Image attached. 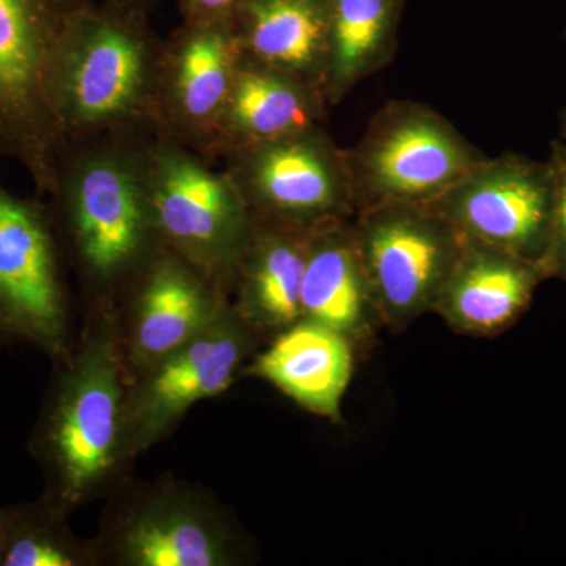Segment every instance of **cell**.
<instances>
[{"label": "cell", "mask_w": 566, "mask_h": 566, "mask_svg": "<svg viewBox=\"0 0 566 566\" xmlns=\"http://www.w3.org/2000/svg\"><path fill=\"white\" fill-rule=\"evenodd\" d=\"M153 134L66 140L50 210L84 311L115 308L164 244L147 185Z\"/></svg>", "instance_id": "6da1fadb"}, {"label": "cell", "mask_w": 566, "mask_h": 566, "mask_svg": "<svg viewBox=\"0 0 566 566\" xmlns=\"http://www.w3.org/2000/svg\"><path fill=\"white\" fill-rule=\"evenodd\" d=\"M52 365L29 450L43 472L41 495L71 515L107 497L136 463L126 442L128 385L115 308L84 311L70 352Z\"/></svg>", "instance_id": "7a4b0ae2"}, {"label": "cell", "mask_w": 566, "mask_h": 566, "mask_svg": "<svg viewBox=\"0 0 566 566\" xmlns=\"http://www.w3.org/2000/svg\"><path fill=\"white\" fill-rule=\"evenodd\" d=\"M163 43L150 18L82 0L50 73V103L65 140L156 134Z\"/></svg>", "instance_id": "3957f363"}, {"label": "cell", "mask_w": 566, "mask_h": 566, "mask_svg": "<svg viewBox=\"0 0 566 566\" xmlns=\"http://www.w3.org/2000/svg\"><path fill=\"white\" fill-rule=\"evenodd\" d=\"M99 566H241L252 547L203 486L172 475H129L106 497L92 536Z\"/></svg>", "instance_id": "277c9868"}, {"label": "cell", "mask_w": 566, "mask_h": 566, "mask_svg": "<svg viewBox=\"0 0 566 566\" xmlns=\"http://www.w3.org/2000/svg\"><path fill=\"white\" fill-rule=\"evenodd\" d=\"M81 2L0 0V161L20 164L46 196L66 145L50 103L52 59Z\"/></svg>", "instance_id": "5b68a950"}, {"label": "cell", "mask_w": 566, "mask_h": 566, "mask_svg": "<svg viewBox=\"0 0 566 566\" xmlns=\"http://www.w3.org/2000/svg\"><path fill=\"white\" fill-rule=\"evenodd\" d=\"M153 211L167 249L216 285L230 286L253 232L252 211L226 170L169 137L153 134L145 148Z\"/></svg>", "instance_id": "8992f818"}, {"label": "cell", "mask_w": 566, "mask_h": 566, "mask_svg": "<svg viewBox=\"0 0 566 566\" xmlns=\"http://www.w3.org/2000/svg\"><path fill=\"white\" fill-rule=\"evenodd\" d=\"M485 158L444 115L409 99L382 106L345 150L357 212L379 203L431 205Z\"/></svg>", "instance_id": "52a82bcc"}, {"label": "cell", "mask_w": 566, "mask_h": 566, "mask_svg": "<svg viewBox=\"0 0 566 566\" xmlns=\"http://www.w3.org/2000/svg\"><path fill=\"white\" fill-rule=\"evenodd\" d=\"M0 340L40 349L51 363L74 342L69 264L50 205L0 182Z\"/></svg>", "instance_id": "ba28073f"}, {"label": "cell", "mask_w": 566, "mask_h": 566, "mask_svg": "<svg viewBox=\"0 0 566 566\" xmlns=\"http://www.w3.org/2000/svg\"><path fill=\"white\" fill-rule=\"evenodd\" d=\"M379 322L405 329L433 311L464 238L431 205L379 203L352 221Z\"/></svg>", "instance_id": "9c48e42d"}, {"label": "cell", "mask_w": 566, "mask_h": 566, "mask_svg": "<svg viewBox=\"0 0 566 566\" xmlns=\"http://www.w3.org/2000/svg\"><path fill=\"white\" fill-rule=\"evenodd\" d=\"M222 159L223 170L256 218L307 229L356 218L345 150L322 125Z\"/></svg>", "instance_id": "30bf717a"}, {"label": "cell", "mask_w": 566, "mask_h": 566, "mask_svg": "<svg viewBox=\"0 0 566 566\" xmlns=\"http://www.w3.org/2000/svg\"><path fill=\"white\" fill-rule=\"evenodd\" d=\"M262 342L229 303L207 329L128 382L125 428L133 460L169 438L193 405L227 392Z\"/></svg>", "instance_id": "8fae6325"}, {"label": "cell", "mask_w": 566, "mask_h": 566, "mask_svg": "<svg viewBox=\"0 0 566 566\" xmlns=\"http://www.w3.org/2000/svg\"><path fill=\"white\" fill-rule=\"evenodd\" d=\"M431 207L464 240L513 253L546 273L554 208L549 163L520 153L486 156Z\"/></svg>", "instance_id": "7c38bea8"}, {"label": "cell", "mask_w": 566, "mask_h": 566, "mask_svg": "<svg viewBox=\"0 0 566 566\" xmlns=\"http://www.w3.org/2000/svg\"><path fill=\"white\" fill-rule=\"evenodd\" d=\"M229 293L170 249H163L115 307L126 385L202 333Z\"/></svg>", "instance_id": "4fadbf2b"}, {"label": "cell", "mask_w": 566, "mask_h": 566, "mask_svg": "<svg viewBox=\"0 0 566 566\" xmlns=\"http://www.w3.org/2000/svg\"><path fill=\"white\" fill-rule=\"evenodd\" d=\"M240 61L232 22L181 21L163 43L156 134L212 163V140Z\"/></svg>", "instance_id": "5bb4252c"}, {"label": "cell", "mask_w": 566, "mask_h": 566, "mask_svg": "<svg viewBox=\"0 0 566 566\" xmlns=\"http://www.w3.org/2000/svg\"><path fill=\"white\" fill-rule=\"evenodd\" d=\"M356 344L326 324L301 318L253 354L241 376L263 379L304 411L342 422V403L352 385Z\"/></svg>", "instance_id": "9a60e30c"}, {"label": "cell", "mask_w": 566, "mask_h": 566, "mask_svg": "<svg viewBox=\"0 0 566 566\" xmlns=\"http://www.w3.org/2000/svg\"><path fill=\"white\" fill-rule=\"evenodd\" d=\"M255 218L234 270L230 303L260 337L274 338L303 318L301 289L315 229Z\"/></svg>", "instance_id": "2e32d148"}, {"label": "cell", "mask_w": 566, "mask_h": 566, "mask_svg": "<svg viewBox=\"0 0 566 566\" xmlns=\"http://www.w3.org/2000/svg\"><path fill=\"white\" fill-rule=\"evenodd\" d=\"M326 98L315 85L241 55L212 140L211 161L322 125Z\"/></svg>", "instance_id": "e0dca14e"}, {"label": "cell", "mask_w": 566, "mask_h": 566, "mask_svg": "<svg viewBox=\"0 0 566 566\" xmlns=\"http://www.w3.org/2000/svg\"><path fill=\"white\" fill-rule=\"evenodd\" d=\"M545 271L491 245L464 240L452 273L433 305L455 333L493 337L526 308Z\"/></svg>", "instance_id": "ac0fdd59"}, {"label": "cell", "mask_w": 566, "mask_h": 566, "mask_svg": "<svg viewBox=\"0 0 566 566\" xmlns=\"http://www.w3.org/2000/svg\"><path fill=\"white\" fill-rule=\"evenodd\" d=\"M232 28L243 57L323 92L327 0H241Z\"/></svg>", "instance_id": "d6986e66"}, {"label": "cell", "mask_w": 566, "mask_h": 566, "mask_svg": "<svg viewBox=\"0 0 566 566\" xmlns=\"http://www.w3.org/2000/svg\"><path fill=\"white\" fill-rule=\"evenodd\" d=\"M303 318L364 344L379 322L374 294L354 243L352 222L314 230L301 289Z\"/></svg>", "instance_id": "ffe728a7"}, {"label": "cell", "mask_w": 566, "mask_h": 566, "mask_svg": "<svg viewBox=\"0 0 566 566\" xmlns=\"http://www.w3.org/2000/svg\"><path fill=\"white\" fill-rule=\"evenodd\" d=\"M406 0H327V106L392 62Z\"/></svg>", "instance_id": "44dd1931"}, {"label": "cell", "mask_w": 566, "mask_h": 566, "mask_svg": "<svg viewBox=\"0 0 566 566\" xmlns=\"http://www.w3.org/2000/svg\"><path fill=\"white\" fill-rule=\"evenodd\" d=\"M69 516L43 495L0 506V566H99L92 539L76 536Z\"/></svg>", "instance_id": "7402d4cb"}, {"label": "cell", "mask_w": 566, "mask_h": 566, "mask_svg": "<svg viewBox=\"0 0 566 566\" xmlns=\"http://www.w3.org/2000/svg\"><path fill=\"white\" fill-rule=\"evenodd\" d=\"M547 163L553 170L554 208L546 274H557L566 279V140L551 142Z\"/></svg>", "instance_id": "603a6c76"}, {"label": "cell", "mask_w": 566, "mask_h": 566, "mask_svg": "<svg viewBox=\"0 0 566 566\" xmlns=\"http://www.w3.org/2000/svg\"><path fill=\"white\" fill-rule=\"evenodd\" d=\"M182 21L232 22L241 0H175Z\"/></svg>", "instance_id": "cb8c5ba5"}, {"label": "cell", "mask_w": 566, "mask_h": 566, "mask_svg": "<svg viewBox=\"0 0 566 566\" xmlns=\"http://www.w3.org/2000/svg\"><path fill=\"white\" fill-rule=\"evenodd\" d=\"M107 6L123 11V13L136 14V17H151L156 0H103Z\"/></svg>", "instance_id": "d4e9b609"}, {"label": "cell", "mask_w": 566, "mask_h": 566, "mask_svg": "<svg viewBox=\"0 0 566 566\" xmlns=\"http://www.w3.org/2000/svg\"><path fill=\"white\" fill-rule=\"evenodd\" d=\"M560 136L562 139L566 140V109L562 111L560 114Z\"/></svg>", "instance_id": "484cf974"}, {"label": "cell", "mask_w": 566, "mask_h": 566, "mask_svg": "<svg viewBox=\"0 0 566 566\" xmlns=\"http://www.w3.org/2000/svg\"><path fill=\"white\" fill-rule=\"evenodd\" d=\"M0 546H2V520H0Z\"/></svg>", "instance_id": "4316f807"}]
</instances>
